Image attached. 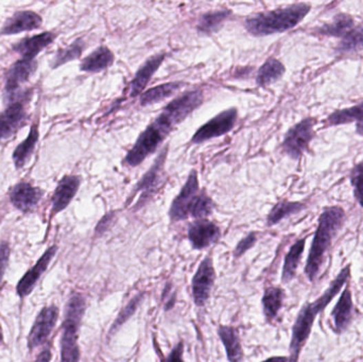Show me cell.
Returning a JSON list of instances; mask_svg holds the SVG:
<instances>
[{
    "mask_svg": "<svg viewBox=\"0 0 363 362\" xmlns=\"http://www.w3.org/2000/svg\"><path fill=\"white\" fill-rule=\"evenodd\" d=\"M349 277H351V265H347L341 270L340 273L331 281L329 288L319 299H315L313 303H306L302 307L299 315L296 317L293 328H292L289 362H298L302 348L309 338L318 315L326 308L327 305L333 301V297L340 292L344 284L349 281Z\"/></svg>",
    "mask_w": 363,
    "mask_h": 362,
    "instance_id": "cell-1",
    "label": "cell"
},
{
    "mask_svg": "<svg viewBox=\"0 0 363 362\" xmlns=\"http://www.w3.org/2000/svg\"><path fill=\"white\" fill-rule=\"evenodd\" d=\"M344 222L345 211L340 206L326 207L320 216L319 226L313 237L305 268L306 275L311 283L319 277L331 242Z\"/></svg>",
    "mask_w": 363,
    "mask_h": 362,
    "instance_id": "cell-2",
    "label": "cell"
},
{
    "mask_svg": "<svg viewBox=\"0 0 363 362\" xmlns=\"http://www.w3.org/2000/svg\"><path fill=\"white\" fill-rule=\"evenodd\" d=\"M311 7L307 3H295L271 11L260 12L245 19V27L254 36H266L286 32L298 26Z\"/></svg>",
    "mask_w": 363,
    "mask_h": 362,
    "instance_id": "cell-3",
    "label": "cell"
},
{
    "mask_svg": "<svg viewBox=\"0 0 363 362\" xmlns=\"http://www.w3.org/2000/svg\"><path fill=\"white\" fill-rule=\"evenodd\" d=\"M86 310V299L82 293L74 292L68 299L65 308L64 321L61 337V362H79L80 326Z\"/></svg>",
    "mask_w": 363,
    "mask_h": 362,
    "instance_id": "cell-4",
    "label": "cell"
},
{
    "mask_svg": "<svg viewBox=\"0 0 363 362\" xmlns=\"http://www.w3.org/2000/svg\"><path fill=\"white\" fill-rule=\"evenodd\" d=\"M176 127V123L162 111L155 120L147 127L146 130L139 135L134 146L125 156V163L129 167L141 165L148 156L156 151L158 146L162 145Z\"/></svg>",
    "mask_w": 363,
    "mask_h": 362,
    "instance_id": "cell-5",
    "label": "cell"
},
{
    "mask_svg": "<svg viewBox=\"0 0 363 362\" xmlns=\"http://www.w3.org/2000/svg\"><path fill=\"white\" fill-rule=\"evenodd\" d=\"M167 156H168V146L163 149L156 160H154L153 165L151 166L150 169L139 180L138 183L135 186L134 191L129 195L127 203L132 201L137 193H141V198H139L136 204V209H141L148 202L154 193H158V187L163 182V174H164Z\"/></svg>",
    "mask_w": 363,
    "mask_h": 362,
    "instance_id": "cell-6",
    "label": "cell"
},
{
    "mask_svg": "<svg viewBox=\"0 0 363 362\" xmlns=\"http://www.w3.org/2000/svg\"><path fill=\"white\" fill-rule=\"evenodd\" d=\"M315 119L306 118L289 129L284 135L282 150L292 160H300L315 137Z\"/></svg>",
    "mask_w": 363,
    "mask_h": 362,
    "instance_id": "cell-7",
    "label": "cell"
},
{
    "mask_svg": "<svg viewBox=\"0 0 363 362\" xmlns=\"http://www.w3.org/2000/svg\"><path fill=\"white\" fill-rule=\"evenodd\" d=\"M237 119H238V111L236 107H231L221 111L217 116L207 121L201 128L198 129L197 132L192 136L190 144L200 145L206 140L227 134L236 126Z\"/></svg>",
    "mask_w": 363,
    "mask_h": 362,
    "instance_id": "cell-8",
    "label": "cell"
},
{
    "mask_svg": "<svg viewBox=\"0 0 363 362\" xmlns=\"http://www.w3.org/2000/svg\"><path fill=\"white\" fill-rule=\"evenodd\" d=\"M215 279L213 258L209 255L206 256L198 267L191 281L192 297L194 304L198 307L205 306L209 302Z\"/></svg>",
    "mask_w": 363,
    "mask_h": 362,
    "instance_id": "cell-9",
    "label": "cell"
},
{
    "mask_svg": "<svg viewBox=\"0 0 363 362\" xmlns=\"http://www.w3.org/2000/svg\"><path fill=\"white\" fill-rule=\"evenodd\" d=\"M199 180L196 170H192L188 175L187 181L180 193L172 201L169 209V218L172 222L185 220L189 217L190 206L194 198L199 193Z\"/></svg>",
    "mask_w": 363,
    "mask_h": 362,
    "instance_id": "cell-10",
    "label": "cell"
},
{
    "mask_svg": "<svg viewBox=\"0 0 363 362\" xmlns=\"http://www.w3.org/2000/svg\"><path fill=\"white\" fill-rule=\"evenodd\" d=\"M59 318V308L56 305L44 307L37 315L28 336V348L30 351L42 345L56 326Z\"/></svg>",
    "mask_w": 363,
    "mask_h": 362,
    "instance_id": "cell-11",
    "label": "cell"
},
{
    "mask_svg": "<svg viewBox=\"0 0 363 362\" xmlns=\"http://www.w3.org/2000/svg\"><path fill=\"white\" fill-rule=\"evenodd\" d=\"M188 239L194 250H203L219 242L221 231L219 226L207 219H199L188 226Z\"/></svg>",
    "mask_w": 363,
    "mask_h": 362,
    "instance_id": "cell-12",
    "label": "cell"
},
{
    "mask_svg": "<svg viewBox=\"0 0 363 362\" xmlns=\"http://www.w3.org/2000/svg\"><path fill=\"white\" fill-rule=\"evenodd\" d=\"M56 252H58V246H56L47 248L45 253L41 256L40 259L37 260V263L23 274V277L19 279L17 286V292L19 297H25L30 295L40 277L46 271L51 260L54 259Z\"/></svg>",
    "mask_w": 363,
    "mask_h": 362,
    "instance_id": "cell-13",
    "label": "cell"
},
{
    "mask_svg": "<svg viewBox=\"0 0 363 362\" xmlns=\"http://www.w3.org/2000/svg\"><path fill=\"white\" fill-rule=\"evenodd\" d=\"M37 67V61L25 58L17 61V63L11 66L6 81L5 93L8 100L15 99V94L19 91V86L30 79Z\"/></svg>",
    "mask_w": 363,
    "mask_h": 362,
    "instance_id": "cell-14",
    "label": "cell"
},
{
    "mask_svg": "<svg viewBox=\"0 0 363 362\" xmlns=\"http://www.w3.org/2000/svg\"><path fill=\"white\" fill-rule=\"evenodd\" d=\"M28 121L25 107L21 101L11 103L9 107L0 113V140L9 138L15 134Z\"/></svg>",
    "mask_w": 363,
    "mask_h": 362,
    "instance_id": "cell-15",
    "label": "cell"
},
{
    "mask_svg": "<svg viewBox=\"0 0 363 362\" xmlns=\"http://www.w3.org/2000/svg\"><path fill=\"white\" fill-rule=\"evenodd\" d=\"M43 191L31 184L21 182L10 191V200L17 209L28 213L32 211L42 199Z\"/></svg>",
    "mask_w": 363,
    "mask_h": 362,
    "instance_id": "cell-16",
    "label": "cell"
},
{
    "mask_svg": "<svg viewBox=\"0 0 363 362\" xmlns=\"http://www.w3.org/2000/svg\"><path fill=\"white\" fill-rule=\"evenodd\" d=\"M43 19L33 11H19L7 19L0 35H12L23 31H32L42 26Z\"/></svg>",
    "mask_w": 363,
    "mask_h": 362,
    "instance_id": "cell-17",
    "label": "cell"
},
{
    "mask_svg": "<svg viewBox=\"0 0 363 362\" xmlns=\"http://www.w3.org/2000/svg\"><path fill=\"white\" fill-rule=\"evenodd\" d=\"M80 184L81 178L78 175H66L59 182L52 195V214H58L70 205L79 191Z\"/></svg>",
    "mask_w": 363,
    "mask_h": 362,
    "instance_id": "cell-18",
    "label": "cell"
},
{
    "mask_svg": "<svg viewBox=\"0 0 363 362\" xmlns=\"http://www.w3.org/2000/svg\"><path fill=\"white\" fill-rule=\"evenodd\" d=\"M164 60L165 54H155V56L149 58L145 62L144 65L137 70L134 79L129 83V96L131 97H137V96L143 94L146 86L152 79L153 74L158 72Z\"/></svg>",
    "mask_w": 363,
    "mask_h": 362,
    "instance_id": "cell-19",
    "label": "cell"
},
{
    "mask_svg": "<svg viewBox=\"0 0 363 362\" xmlns=\"http://www.w3.org/2000/svg\"><path fill=\"white\" fill-rule=\"evenodd\" d=\"M353 312H354V305H353L352 293L347 287L331 312V318L333 319L335 330L338 334L345 332L349 328L353 320Z\"/></svg>",
    "mask_w": 363,
    "mask_h": 362,
    "instance_id": "cell-20",
    "label": "cell"
},
{
    "mask_svg": "<svg viewBox=\"0 0 363 362\" xmlns=\"http://www.w3.org/2000/svg\"><path fill=\"white\" fill-rule=\"evenodd\" d=\"M56 37V35L52 32H44L35 36L25 37L23 40L19 41L13 49L21 54L23 58L35 60V56L54 42Z\"/></svg>",
    "mask_w": 363,
    "mask_h": 362,
    "instance_id": "cell-21",
    "label": "cell"
},
{
    "mask_svg": "<svg viewBox=\"0 0 363 362\" xmlns=\"http://www.w3.org/2000/svg\"><path fill=\"white\" fill-rule=\"evenodd\" d=\"M217 332L225 346L229 362H242L243 350L238 330L233 326H220Z\"/></svg>",
    "mask_w": 363,
    "mask_h": 362,
    "instance_id": "cell-22",
    "label": "cell"
},
{
    "mask_svg": "<svg viewBox=\"0 0 363 362\" xmlns=\"http://www.w3.org/2000/svg\"><path fill=\"white\" fill-rule=\"evenodd\" d=\"M356 123L357 134L363 136V101L349 109L333 111L326 119L327 126L335 127Z\"/></svg>",
    "mask_w": 363,
    "mask_h": 362,
    "instance_id": "cell-23",
    "label": "cell"
},
{
    "mask_svg": "<svg viewBox=\"0 0 363 362\" xmlns=\"http://www.w3.org/2000/svg\"><path fill=\"white\" fill-rule=\"evenodd\" d=\"M115 56L107 46H100L82 61L80 70L82 72H100L113 65Z\"/></svg>",
    "mask_w": 363,
    "mask_h": 362,
    "instance_id": "cell-24",
    "label": "cell"
},
{
    "mask_svg": "<svg viewBox=\"0 0 363 362\" xmlns=\"http://www.w3.org/2000/svg\"><path fill=\"white\" fill-rule=\"evenodd\" d=\"M284 291L280 287L271 286L266 288L262 303L265 318L268 322H272L274 319H276L284 304Z\"/></svg>",
    "mask_w": 363,
    "mask_h": 362,
    "instance_id": "cell-25",
    "label": "cell"
},
{
    "mask_svg": "<svg viewBox=\"0 0 363 362\" xmlns=\"http://www.w3.org/2000/svg\"><path fill=\"white\" fill-rule=\"evenodd\" d=\"M183 86L184 83L182 82H169V83L155 86V87L145 92L144 94H141V107H148V105L160 103L163 100L172 97Z\"/></svg>",
    "mask_w": 363,
    "mask_h": 362,
    "instance_id": "cell-26",
    "label": "cell"
},
{
    "mask_svg": "<svg viewBox=\"0 0 363 362\" xmlns=\"http://www.w3.org/2000/svg\"><path fill=\"white\" fill-rule=\"evenodd\" d=\"M306 239L296 242L290 248L289 252L284 257V267H282V281L288 284L295 277L296 270L301 263L302 255L305 248Z\"/></svg>",
    "mask_w": 363,
    "mask_h": 362,
    "instance_id": "cell-27",
    "label": "cell"
},
{
    "mask_svg": "<svg viewBox=\"0 0 363 362\" xmlns=\"http://www.w3.org/2000/svg\"><path fill=\"white\" fill-rule=\"evenodd\" d=\"M231 11L229 10H219V11L207 12L200 17L197 29L200 33L211 34L222 28L225 21L229 19Z\"/></svg>",
    "mask_w": 363,
    "mask_h": 362,
    "instance_id": "cell-28",
    "label": "cell"
},
{
    "mask_svg": "<svg viewBox=\"0 0 363 362\" xmlns=\"http://www.w3.org/2000/svg\"><path fill=\"white\" fill-rule=\"evenodd\" d=\"M286 72L284 64L278 58H270L259 68L256 83L259 86H268L280 80Z\"/></svg>",
    "mask_w": 363,
    "mask_h": 362,
    "instance_id": "cell-29",
    "label": "cell"
},
{
    "mask_svg": "<svg viewBox=\"0 0 363 362\" xmlns=\"http://www.w3.org/2000/svg\"><path fill=\"white\" fill-rule=\"evenodd\" d=\"M37 140H39V129L37 125H34L31 128L28 137L15 149L14 153H13V160H14L15 167L17 169L25 166V164L28 162L34 151Z\"/></svg>",
    "mask_w": 363,
    "mask_h": 362,
    "instance_id": "cell-30",
    "label": "cell"
},
{
    "mask_svg": "<svg viewBox=\"0 0 363 362\" xmlns=\"http://www.w3.org/2000/svg\"><path fill=\"white\" fill-rule=\"evenodd\" d=\"M355 26V21L351 15L341 14L335 15L331 23L324 25L318 29V32L322 35H329L333 37H343L345 34L352 30Z\"/></svg>",
    "mask_w": 363,
    "mask_h": 362,
    "instance_id": "cell-31",
    "label": "cell"
},
{
    "mask_svg": "<svg viewBox=\"0 0 363 362\" xmlns=\"http://www.w3.org/2000/svg\"><path fill=\"white\" fill-rule=\"evenodd\" d=\"M305 207L303 203L280 201L269 213L268 218H267V224L269 226H276L282 219L287 218V217L291 216V215L303 211Z\"/></svg>",
    "mask_w": 363,
    "mask_h": 362,
    "instance_id": "cell-32",
    "label": "cell"
},
{
    "mask_svg": "<svg viewBox=\"0 0 363 362\" xmlns=\"http://www.w3.org/2000/svg\"><path fill=\"white\" fill-rule=\"evenodd\" d=\"M144 292L138 293V295H135L123 309H121V312H119L118 316L116 318V320L114 321L113 324H112L111 328H110L109 337H113L116 332H118L121 328H123V324L127 323L129 319L132 318L134 316L135 312H136L137 309H138L139 305L143 303V301L145 299Z\"/></svg>",
    "mask_w": 363,
    "mask_h": 362,
    "instance_id": "cell-33",
    "label": "cell"
},
{
    "mask_svg": "<svg viewBox=\"0 0 363 362\" xmlns=\"http://www.w3.org/2000/svg\"><path fill=\"white\" fill-rule=\"evenodd\" d=\"M363 49V27H354L342 37L337 52L340 54L360 52Z\"/></svg>",
    "mask_w": 363,
    "mask_h": 362,
    "instance_id": "cell-34",
    "label": "cell"
},
{
    "mask_svg": "<svg viewBox=\"0 0 363 362\" xmlns=\"http://www.w3.org/2000/svg\"><path fill=\"white\" fill-rule=\"evenodd\" d=\"M84 47H85V45H84L83 41L76 40V42L72 43V45L66 47V48L59 49L51 66H52V68H58L59 66L68 63L70 61L79 58L82 52H83Z\"/></svg>",
    "mask_w": 363,
    "mask_h": 362,
    "instance_id": "cell-35",
    "label": "cell"
},
{
    "mask_svg": "<svg viewBox=\"0 0 363 362\" xmlns=\"http://www.w3.org/2000/svg\"><path fill=\"white\" fill-rule=\"evenodd\" d=\"M214 207H215L214 201L209 195L205 193H198L190 206L189 217L197 219V220L205 219L206 217L211 216Z\"/></svg>",
    "mask_w": 363,
    "mask_h": 362,
    "instance_id": "cell-36",
    "label": "cell"
},
{
    "mask_svg": "<svg viewBox=\"0 0 363 362\" xmlns=\"http://www.w3.org/2000/svg\"><path fill=\"white\" fill-rule=\"evenodd\" d=\"M349 179L354 187L355 199L363 207V160L353 168Z\"/></svg>",
    "mask_w": 363,
    "mask_h": 362,
    "instance_id": "cell-37",
    "label": "cell"
},
{
    "mask_svg": "<svg viewBox=\"0 0 363 362\" xmlns=\"http://www.w3.org/2000/svg\"><path fill=\"white\" fill-rule=\"evenodd\" d=\"M257 242V236L255 233H250V234L247 235V236L241 239L240 242L237 244L236 248L234 250V256L236 258L241 257L243 254L247 253V252L252 248L255 246Z\"/></svg>",
    "mask_w": 363,
    "mask_h": 362,
    "instance_id": "cell-38",
    "label": "cell"
},
{
    "mask_svg": "<svg viewBox=\"0 0 363 362\" xmlns=\"http://www.w3.org/2000/svg\"><path fill=\"white\" fill-rule=\"evenodd\" d=\"M10 258V246L7 242H0V290L3 287V277Z\"/></svg>",
    "mask_w": 363,
    "mask_h": 362,
    "instance_id": "cell-39",
    "label": "cell"
},
{
    "mask_svg": "<svg viewBox=\"0 0 363 362\" xmlns=\"http://www.w3.org/2000/svg\"><path fill=\"white\" fill-rule=\"evenodd\" d=\"M162 362H185L184 361L183 341L178 342Z\"/></svg>",
    "mask_w": 363,
    "mask_h": 362,
    "instance_id": "cell-40",
    "label": "cell"
},
{
    "mask_svg": "<svg viewBox=\"0 0 363 362\" xmlns=\"http://www.w3.org/2000/svg\"><path fill=\"white\" fill-rule=\"evenodd\" d=\"M114 217H115V213H114V211H111L109 214L105 215V216L102 217L101 220L99 221L97 226H96V236H101V235L105 234V233L109 230L110 226H111L112 223H113Z\"/></svg>",
    "mask_w": 363,
    "mask_h": 362,
    "instance_id": "cell-41",
    "label": "cell"
},
{
    "mask_svg": "<svg viewBox=\"0 0 363 362\" xmlns=\"http://www.w3.org/2000/svg\"><path fill=\"white\" fill-rule=\"evenodd\" d=\"M163 297H164L165 309L167 311L170 310L176 304V293L172 290V284H167Z\"/></svg>",
    "mask_w": 363,
    "mask_h": 362,
    "instance_id": "cell-42",
    "label": "cell"
},
{
    "mask_svg": "<svg viewBox=\"0 0 363 362\" xmlns=\"http://www.w3.org/2000/svg\"><path fill=\"white\" fill-rule=\"evenodd\" d=\"M51 357H52V353L49 348H45L44 351L41 352L37 356L35 362H50Z\"/></svg>",
    "mask_w": 363,
    "mask_h": 362,
    "instance_id": "cell-43",
    "label": "cell"
},
{
    "mask_svg": "<svg viewBox=\"0 0 363 362\" xmlns=\"http://www.w3.org/2000/svg\"><path fill=\"white\" fill-rule=\"evenodd\" d=\"M262 362H289V357L284 356H276V357L268 358Z\"/></svg>",
    "mask_w": 363,
    "mask_h": 362,
    "instance_id": "cell-44",
    "label": "cell"
},
{
    "mask_svg": "<svg viewBox=\"0 0 363 362\" xmlns=\"http://www.w3.org/2000/svg\"><path fill=\"white\" fill-rule=\"evenodd\" d=\"M3 328H1V326H0V345L3 344Z\"/></svg>",
    "mask_w": 363,
    "mask_h": 362,
    "instance_id": "cell-45",
    "label": "cell"
}]
</instances>
